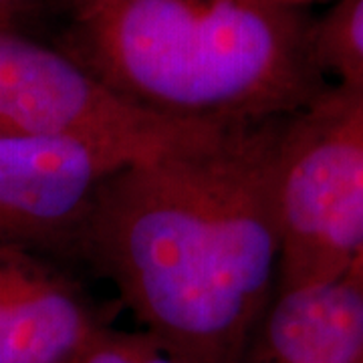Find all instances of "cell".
Listing matches in <instances>:
<instances>
[{
  "mask_svg": "<svg viewBox=\"0 0 363 363\" xmlns=\"http://www.w3.org/2000/svg\"><path fill=\"white\" fill-rule=\"evenodd\" d=\"M104 327L75 283L0 248V363H77Z\"/></svg>",
  "mask_w": 363,
  "mask_h": 363,
  "instance_id": "6",
  "label": "cell"
},
{
  "mask_svg": "<svg viewBox=\"0 0 363 363\" xmlns=\"http://www.w3.org/2000/svg\"><path fill=\"white\" fill-rule=\"evenodd\" d=\"M283 119L222 130L111 174L75 252L182 363H238L277 291Z\"/></svg>",
  "mask_w": 363,
  "mask_h": 363,
  "instance_id": "1",
  "label": "cell"
},
{
  "mask_svg": "<svg viewBox=\"0 0 363 363\" xmlns=\"http://www.w3.org/2000/svg\"><path fill=\"white\" fill-rule=\"evenodd\" d=\"M218 131L145 111L63 49L0 28V133L81 140L150 160Z\"/></svg>",
  "mask_w": 363,
  "mask_h": 363,
  "instance_id": "4",
  "label": "cell"
},
{
  "mask_svg": "<svg viewBox=\"0 0 363 363\" xmlns=\"http://www.w3.org/2000/svg\"><path fill=\"white\" fill-rule=\"evenodd\" d=\"M238 363H363V259L333 279L274 291Z\"/></svg>",
  "mask_w": 363,
  "mask_h": 363,
  "instance_id": "7",
  "label": "cell"
},
{
  "mask_svg": "<svg viewBox=\"0 0 363 363\" xmlns=\"http://www.w3.org/2000/svg\"><path fill=\"white\" fill-rule=\"evenodd\" d=\"M359 259H363V257H359Z\"/></svg>",
  "mask_w": 363,
  "mask_h": 363,
  "instance_id": "13",
  "label": "cell"
},
{
  "mask_svg": "<svg viewBox=\"0 0 363 363\" xmlns=\"http://www.w3.org/2000/svg\"><path fill=\"white\" fill-rule=\"evenodd\" d=\"M33 0H0V28H14V18Z\"/></svg>",
  "mask_w": 363,
  "mask_h": 363,
  "instance_id": "11",
  "label": "cell"
},
{
  "mask_svg": "<svg viewBox=\"0 0 363 363\" xmlns=\"http://www.w3.org/2000/svg\"><path fill=\"white\" fill-rule=\"evenodd\" d=\"M133 347L138 363H182L176 355H172L156 339L143 331H133Z\"/></svg>",
  "mask_w": 363,
  "mask_h": 363,
  "instance_id": "10",
  "label": "cell"
},
{
  "mask_svg": "<svg viewBox=\"0 0 363 363\" xmlns=\"http://www.w3.org/2000/svg\"><path fill=\"white\" fill-rule=\"evenodd\" d=\"M135 162L99 143L0 133V248L75 250L104 182Z\"/></svg>",
  "mask_w": 363,
  "mask_h": 363,
  "instance_id": "5",
  "label": "cell"
},
{
  "mask_svg": "<svg viewBox=\"0 0 363 363\" xmlns=\"http://www.w3.org/2000/svg\"><path fill=\"white\" fill-rule=\"evenodd\" d=\"M267 2L272 6H283V9H295V11H305V6L317 4V2H337V0H259Z\"/></svg>",
  "mask_w": 363,
  "mask_h": 363,
  "instance_id": "12",
  "label": "cell"
},
{
  "mask_svg": "<svg viewBox=\"0 0 363 363\" xmlns=\"http://www.w3.org/2000/svg\"><path fill=\"white\" fill-rule=\"evenodd\" d=\"M77 363H138L133 333L104 327L91 341L89 347L83 351Z\"/></svg>",
  "mask_w": 363,
  "mask_h": 363,
  "instance_id": "9",
  "label": "cell"
},
{
  "mask_svg": "<svg viewBox=\"0 0 363 363\" xmlns=\"http://www.w3.org/2000/svg\"><path fill=\"white\" fill-rule=\"evenodd\" d=\"M315 47L329 81L363 89V0H337L315 18Z\"/></svg>",
  "mask_w": 363,
  "mask_h": 363,
  "instance_id": "8",
  "label": "cell"
},
{
  "mask_svg": "<svg viewBox=\"0 0 363 363\" xmlns=\"http://www.w3.org/2000/svg\"><path fill=\"white\" fill-rule=\"evenodd\" d=\"M61 49L130 104L220 130L293 116L331 83L315 18L259 0H83Z\"/></svg>",
  "mask_w": 363,
  "mask_h": 363,
  "instance_id": "2",
  "label": "cell"
},
{
  "mask_svg": "<svg viewBox=\"0 0 363 363\" xmlns=\"http://www.w3.org/2000/svg\"><path fill=\"white\" fill-rule=\"evenodd\" d=\"M277 291L321 283L363 257V89L329 83L283 121L274 157Z\"/></svg>",
  "mask_w": 363,
  "mask_h": 363,
  "instance_id": "3",
  "label": "cell"
}]
</instances>
